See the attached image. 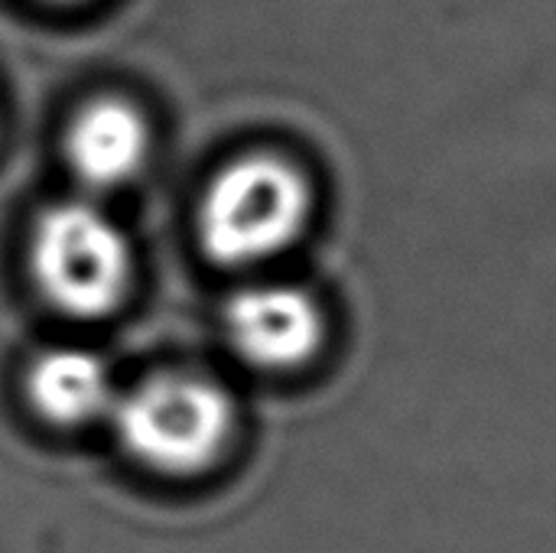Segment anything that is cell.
Instances as JSON below:
<instances>
[{"label":"cell","mask_w":556,"mask_h":553,"mask_svg":"<svg viewBox=\"0 0 556 553\" xmlns=\"http://www.w3.org/2000/svg\"><path fill=\"white\" fill-rule=\"evenodd\" d=\"M313 215L306 173L270 150L225 163L199 202V244L215 264L254 267L300 241Z\"/></svg>","instance_id":"1"},{"label":"cell","mask_w":556,"mask_h":553,"mask_svg":"<svg viewBox=\"0 0 556 553\" xmlns=\"http://www.w3.org/2000/svg\"><path fill=\"white\" fill-rule=\"evenodd\" d=\"M121 450L156 476H199L212 469L235 433L228 391L192 372H156L121 391L111 411Z\"/></svg>","instance_id":"2"},{"label":"cell","mask_w":556,"mask_h":553,"mask_svg":"<svg viewBox=\"0 0 556 553\" xmlns=\"http://www.w3.org/2000/svg\"><path fill=\"white\" fill-rule=\"evenodd\" d=\"M130 244L94 202L65 199L39 212L29 235V274L42 300L72 319L114 313L130 287Z\"/></svg>","instance_id":"3"},{"label":"cell","mask_w":556,"mask_h":553,"mask_svg":"<svg viewBox=\"0 0 556 553\" xmlns=\"http://www.w3.org/2000/svg\"><path fill=\"white\" fill-rule=\"evenodd\" d=\"M225 339L248 365L290 372L323 349L326 316L303 287L261 280L225 303Z\"/></svg>","instance_id":"4"},{"label":"cell","mask_w":556,"mask_h":553,"mask_svg":"<svg viewBox=\"0 0 556 553\" xmlns=\"http://www.w3.org/2000/svg\"><path fill=\"white\" fill-rule=\"evenodd\" d=\"M150 153V127L137 104L121 95L85 101L65 127V160L88 189L130 183Z\"/></svg>","instance_id":"5"},{"label":"cell","mask_w":556,"mask_h":553,"mask_svg":"<svg viewBox=\"0 0 556 553\" xmlns=\"http://www.w3.org/2000/svg\"><path fill=\"white\" fill-rule=\"evenodd\" d=\"M117 385L101 355L75 345L39 352L26 368V401L52 427L75 430L111 417Z\"/></svg>","instance_id":"6"},{"label":"cell","mask_w":556,"mask_h":553,"mask_svg":"<svg viewBox=\"0 0 556 553\" xmlns=\"http://www.w3.org/2000/svg\"><path fill=\"white\" fill-rule=\"evenodd\" d=\"M46 3H81V0H46Z\"/></svg>","instance_id":"7"}]
</instances>
